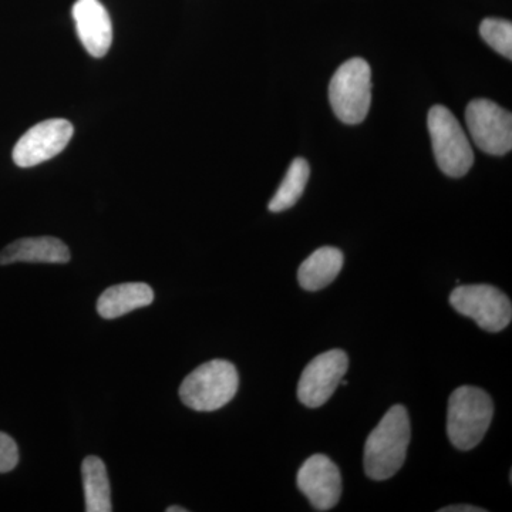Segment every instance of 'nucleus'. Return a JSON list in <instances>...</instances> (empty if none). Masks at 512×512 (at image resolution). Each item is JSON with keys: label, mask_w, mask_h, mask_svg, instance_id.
<instances>
[{"label": "nucleus", "mask_w": 512, "mask_h": 512, "mask_svg": "<svg viewBox=\"0 0 512 512\" xmlns=\"http://www.w3.org/2000/svg\"><path fill=\"white\" fill-rule=\"evenodd\" d=\"M410 439L409 413L402 404H396L367 437L363 454L366 476L375 481L396 476L406 461Z\"/></svg>", "instance_id": "nucleus-1"}, {"label": "nucleus", "mask_w": 512, "mask_h": 512, "mask_svg": "<svg viewBox=\"0 0 512 512\" xmlns=\"http://www.w3.org/2000/svg\"><path fill=\"white\" fill-rule=\"evenodd\" d=\"M493 416L490 394L474 386L458 387L448 399V439L458 450H473L483 441Z\"/></svg>", "instance_id": "nucleus-2"}, {"label": "nucleus", "mask_w": 512, "mask_h": 512, "mask_svg": "<svg viewBox=\"0 0 512 512\" xmlns=\"http://www.w3.org/2000/svg\"><path fill=\"white\" fill-rule=\"evenodd\" d=\"M237 367L215 359L192 370L180 387V399L195 412H215L227 406L238 392Z\"/></svg>", "instance_id": "nucleus-3"}, {"label": "nucleus", "mask_w": 512, "mask_h": 512, "mask_svg": "<svg viewBox=\"0 0 512 512\" xmlns=\"http://www.w3.org/2000/svg\"><path fill=\"white\" fill-rule=\"evenodd\" d=\"M329 100L343 123L355 126L366 119L372 104V69L365 59L353 57L336 70L329 84Z\"/></svg>", "instance_id": "nucleus-4"}, {"label": "nucleus", "mask_w": 512, "mask_h": 512, "mask_svg": "<svg viewBox=\"0 0 512 512\" xmlns=\"http://www.w3.org/2000/svg\"><path fill=\"white\" fill-rule=\"evenodd\" d=\"M427 124L440 170L448 177H464L473 167L474 153L454 114L437 104L431 107Z\"/></svg>", "instance_id": "nucleus-5"}, {"label": "nucleus", "mask_w": 512, "mask_h": 512, "mask_svg": "<svg viewBox=\"0 0 512 512\" xmlns=\"http://www.w3.org/2000/svg\"><path fill=\"white\" fill-rule=\"evenodd\" d=\"M450 305L460 315L473 319L485 332H501L511 323L512 303L510 298L495 286H457L451 292Z\"/></svg>", "instance_id": "nucleus-6"}, {"label": "nucleus", "mask_w": 512, "mask_h": 512, "mask_svg": "<svg viewBox=\"0 0 512 512\" xmlns=\"http://www.w3.org/2000/svg\"><path fill=\"white\" fill-rule=\"evenodd\" d=\"M468 131L484 153L504 156L512 148V116L494 101L477 99L466 110Z\"/></svg>", "instance_id": "nucleus-7"}, {"label": "nucleus", "mask_w": 512, "mask_h": 512, "mask_svg": "<svg viewBox=\"0 0 512 512\" xmlns=\"http://www.w3.org/2000/svg\"><path fill=\"white\" fill-rule=\"evenodd\" d=\"M348 369L349 357L343 350L333 349L316 356L299 380V402L309 409L323 406L345 379Z\"/></svg>", "instance_id": "nucleus-8"}, {"label": "nucleus", "mask_w": 512, "mask_h": 512, "mask_svg": "<svg viewBox=\"0 0 512 512\" xmlns=\"http://www.w3.org/2000/svg\"><path fill=\"white\" fill-rule=\"evenodd\" d=\"M74 134L73 124L64 119H50L26 131L15 148L13 161L18 167L29 168L52 160L70 143Z\"/></svg>", "instance_id": "nucleus-9"}, {"label": "nucleus", "mask_w": 512, "mask_h": 512, "mask_svg": "<svg viewBox=\"0 0 512 512\" xmlns=\"http://www.w3.org/2000/svg\"><path fill=\"white\" fill-rule=\"evenodd\" d=\"M298 488L316 511H329L342 495V476L338 466L323 454H315L299 470Z\"/></svg>", "instance_id": "nucleus-10"}, {"label": "nucleus", "mask_w": 512, "mask_h": 512, "mask_svg": "<svg viewBox=\"0 0 512 512\" xmlns=\"http://www.w3.org/2000/svg\"><path fill=\"white\" fill-rule=\"evenodd\" d=\"M77 35L90 56L101 59L113 42V25L109 12L100 0H77L73 6Z\"/></svg>", "instance_id": "nucleus-11"}, {"label": "nucleus", "mask_w": 512, "mask_h": 512, "mask_svg": "<svg viewBox=\"0 0 512 512\" xmlns=\"http://www.w3.org/2000/svg\"><path fill=\"white\" fill-rule=\"evenodd\" d=\"M70 251L55 237L22 238L0 252V265L28 262V264H67Z\"/></svg>", "instance_id": "nucleus-12"}, {"label": "nucleus", "mask_w": 512, "mask_h": 512, "mask_svg": "<svg viewBox=\"0 0 512 512\" xmlns=\"http://www.w3.org/2000/svg\"><path fill=\"white\" fill-rule=\"evenodd\" d=\"M154 301V291L143 282H128L106 289L97 301V312L101 318L116 319L127 313L146 308Z\"/></svg>", "instance_id": "nucleus-13"}, {"label": "nucleus", "mask_w": 512, "mask_h": 512, "mask_svg": "<svg viewBox=\"0 0 512 512\" xmlns=\"http://www.w3.org/2000/svg\"><path fill=\"white\" fill-rule=\"evenodd\" d=\"M343 264H345V256H343L340 249L333 247L319 248L299 266V285L305 291H320L338 278Z\"/></svg>", "instance_id": "nucleus-14"}, {"label": "nucleus", "mask_w": 512, "mask_h": 512, "mask_svg": "<svg viewBox=\"0 0 512 512\" xmlns=\"http://www.w3.org/2000/svg\"><path fill=\"white\" fill-rule=\"evenodd\" d=\"M84 501L87 512H110L111 488L107 468L101 458L90 456L82 464Z\"/></svg>", "instance_id": "nucleus-15"}, {"label": "nucleus", "mask_w": 512, "mask_h": 512, "mask_svg": "<svg viewBox=\"0 0 512 512\" xmlns=\"http://www.w3.org/2000/svg\"><path fill=\"white\" fill-rule=\"evenodd\" d=\"M311 175V167L305 158H295L291 167L288 168L284 181L279 185L278 191L269 202L268 208L271 212H282L289 210L301 200L303 191Z\"/></svg>", "instance_id": "nucleus-16"}, {"label": "nucleus", "mask_w": 512, "mask_h": 512, "mask_svg": "<svg viewBox=\"0 0 512 512\" xmlns=\"http://www.w3.org/2000/svg\"><path fill=\"white\" fill-rule=\"evenodd\" d=\"M480 35L485 43L500 53L501 56L512 59V23L510 20L487 18L481 22Z\"/></svg>", "instance_id": "nucleus-17"}, {"label": "nucleus", "mask_w": 512, "mask_h": 512, "mask_svg": "<svg viewBox=\"0 0 512 512\" xmlns=\"http://www.w3.org/2000/svg\"><path fill=\"white\" fill-rule=\"evenodd\" d=\"M18 463V444L8 434L0 431V474L15 470Z\"/></svg>", "instance_id": "nucleus-18"}, {"label": "nucleus", "mask_w": 512, "mask_h": 512, "mask_svg": "<svg viewBox=\"0 0 512 512\" xmlns=\"http://www.w3.org/2000/svg\"><path fill=\"white\" fill-rule=\"evenodd\" d=\"M484 508H477L474 505H450V507L441 508L440 512H485Z\"/></svg>", "instance_id": "nucleus-19"}, {"label": "nucleus", "mask_w": 512, "mask_h": 512, "mask_svg": "<svg viewBox=\"0 0 512 512\" xmlns=\"http://www.w3.org/2000/svg\"><path fill=\"white\" fill-rule=\"evenodd\" d=\"M187 508H183V507H177V505H175V507H170V508H167V512H187Z\"/></svg>", "instance_id": "nucleus-20"}]
</instances>
